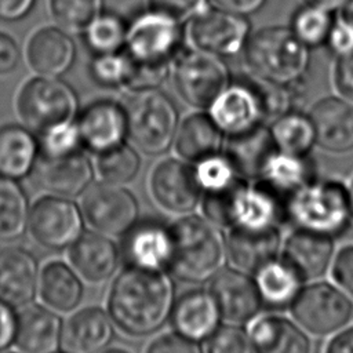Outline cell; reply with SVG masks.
I'll return each mask as SVG.
<instances>
[{"label":"cell","mask_w":353,"mask_h":353,"mask_svg":"<svg viewBox=\"0 0 353 353\" xmlns=\"http://www.w3.org/2000/svg\"><path fill=\"white\" fill-rule=\"evenodd\" d=\"M30 204L18 181L0 176V240L21 237L28 228Z\"/></svg>","instance_id":"obj_37"},{"label":"cell","mask_w":353,"mask_h":353,"mask_svg":"<svg viewBox=\"0 0 353 353\" xmlns=\"http://www.w3.org/2000/svg\"><path fill=\"white\" fill-rule=\"evenodd\" d=\"M99 353H130V352H128V350H124V349L116 347V349H103V350L99 352Z\"/></svg>","instance_id":"obj_59"},{"label":"cell","mask_w":353,"mask_h":353,"mask_svg":"<svg viewBox=\"0 0 353 353\" xmlns=\"http://www.w3.org/2000/svg\"><path fill=\"white\" fill-rule=\"evenodd\" d=\"M57 353H66V352H63V350H59V352H57Z\"/></svg>","instance_id":"obj_62"},{"label":"cell","mask_w":353,"mask_h":353,"mask_svg":"<svg viewBox=\"0 0 353 353\" xmlns=\"http://www.w3.org/2000/svg\"><path fill=\"white\" fill-rule=\"evenodd\" d=\"M349 189V199H350V207H352V214H353V179L350 182V185L347 186Z\"/></svg>","instance_id":"obj_60"},{"label":"cell","mask_w":353,"mask_h":353,"mask_svg":"<svg viewBox=\"0 0 353 353\" xmlns=\"http://www.w3.org/2000/svg\"><path fill=\"white\" fill-rule=\"evenodd\" d=\"M39 265L34 256L17 245L0 248V301L23 307L37 296Z\"/></svg>","instance_id":"obj_20"},{"label":"cell","mask_w":353,"mask_h":353,"mask_svg":"<svg viewBox=\"0 0 353 353\" xmlns=\"http://www.w3.org/2000/svg\"><path fill=\"white\" fill-rule=\"evenodd\" d=\"M270 134L276 149L290 154L309 156L316 145V132L310 117L294 110L273 120Z\"/></svg>","instance_id":"obj_36"},{"label":"cell","mask_w":353,"mask_h":353,"mask_svg":"<svg viewBox=\"0 0 353 353\" xmlns=\"http://www.w3.org/2000/svg\"><path fill=\"white\" fill-rule=\"evenodd\" d=\"M41 157H62L83 150L76 120L55 124L37 134Z\"/></svg>","instance_id":"obj_42"},{"label":"cell","mask_w":353,"mask_h":353,"mask_svg":"<svg viewBox=\"0 0 353 353\" xmlns=\"http://www.w3.org/2000/svg\"><path fill=\"white\" fill-rule=\"evenodd\" d=\"M193 168L203 194L222 190L240 178L225 153L203 159Z\"/></svg>","instance_id":"obj_43"},{"label":"cell","mask_w":353,"mask_h":353,"mask_svg":"<svg viewBox=\"0 0 353 353\" xmlns=\"http://www.w3.org/2000/svg\"><path fill=\"white\" fill-rule=\"evenodd\" d=\"M175 84L186 102L208 108L229 85V70L215 54L201 50L186 51L176 58Z\"/></svg>","instance_id":"obj_12"},{"label":"cell","mask_w":353,"mask_h":353,"mask_svg":"<svg viewBox=\"0 0 353 353\" xmlns=\"http://www.w3.org/2000/svg\"><path fill=\"white\" fill-rule=\"evenodd\" d=\"M221 10L234 12L239 15L252 14L258 11L265 0H214Z\"/></svg>","instance_id":"obj_55"},{"label":"cell","mask_w":353,"mask_h":353,"mask_svg":"<svg viewBox=\"0 0 353 353\" xmlns=\"http://www.w3.org/2000/svg\"><path fill=\"white\" fill-rule=\"evenodd\" d=\"M208 116L228 137L251 130L263 120L258 92L247 84H229L208 106Z\"/></svg>","instance_id":"obj_19"},{"label":"cell","mask_w":353,"mask_h":353,"mask_svg":"<svg viewBox=\"0 0 353 353\" xmlns=\"http://www.w3.org/2000/svg\"><path fill=\"white\" fill-rule=\"evenodd\" d=\"M307 4H312V6H317V7H321V8H325V10H335L341 6H343V3L346 0H305Z\"/></svg>","instance_id":"obj_57"},{"label":"cell","mask_w":353,"mask_h":353,"mask_svg":"<svg viewBox=\"0 0 353 353\" xmlns=\"http://www.w3.org/2000/svg\"><path fill=\"white\" fill-rule=\"evenodd\" d=\"M223 132L208 114L194 113L186 117L178 128L175 149L178 154L190 163L221 153Z\"/></svg>","instance_id":"obj_34"},{"label":"cell","mask_w":353,"mask_h":353,"mask_svg":"<svg viewBox=\"0 0 353 353\" xmlns=\"http://www.w3.org/2000/svg\"><path fill=\"white\" fill-rule=\"evenodd\" d=\"M36 185L50 194L76 197L92 183L94 167L83 150L62 157H41L32 172Z\"/></svg>","instance_id":"obj_17"},{"label":"cell","mask_w":353,"mask_h":353,"mask_svg":"<svg viewBox=\"0 0 353 353\" xmlns=\"http://www.w3.org/2000/svg\"><path fill=\"white\" fill-rule=\"evenodd\" d=\"M40 149L36 134L23 124L0 127V176L21 181L32 175Z\"/></svg>","instance_id":"obj_32"},{"label":"cell","mask_w":353,"mask_h":353,"mask_svg":"<svg viewBox=\"0 0 353 353\" xmlns=\"http://www.w3.org/2000/svg\"><path fill=\"white\" fill-rule=\"evenodd\" d=\"M274 152L270 128L261 123L251 130L229 135L225 154L240 178L254 181L261 176L266 161Z\"/></svg>","instance_id":"obj_30"},{"label":"cell","mask_w":353,"mask_h":353,"mask_svg":"<svg viewBox=\"0 0 353 353\" xmlns=\"http://www.w3.org/2000/svg\"><path fill=\"white\" fill-rule=\"evenodd\" d=\"M262 306L273 310L291 307L302 291V276L281 256H276L254 272Z\"/></svg>","instance_id":"obj_33"},{"label":"cell","mask_w":353,"mask_h":353,"mask_svg":"<svg viewBox=\"0 0 353 353\" xmlns=\"http://www.w3.org/2000/svg\"><path fill=\"white\" fill-rule=\"evenodd\" d=\"M83 294V283L72 265L52 259L40 269L37 296L44 306L57 313H68L80 305Z\"/></svg>","instance_id":"obj_31"},{"label":"cell","mask_w":353,"mask_h":353,"mask_svg":"<svg viewBox=\"0 0 353 353\" xmlns=\"http://www.w3.org/2000/svg\"><path fill=\"white\" fill-rule=\"evenodd\" d=\"M335 83L338 91L353 102V52L339 57L335 68Z\"/></svg>","instance_id":"obj_53"},{"label":"cell","mask_w":353,"mask_h":353,"mask_svg":"<svg viewBox=\"0 0 353 353\" xmlns=\"http://www.w3.org/2000/svg\"><path fill=\"white\" fill-rule=\"evenodd\" d=\"M284 214L295 229L339 237L353 221L349 189L335 179L314 178L285 197Z\"/></svg>","instance_id":"obj_3"},{"label":"cell","mask_w":353,"mask_h":353,"mask_svg":"<svg viewBox=\"0 0 353 353\" xmlns=\"http://www.w3.org/2000/svg\"><path fill=\"white\" fill-rule=\"evenodd\" d=\"M280 243L279 226L232 228L228 234L226 251L239 269L254 273L277 256Z\"/></svg>","instance_id":"obj_27"},{"label":"cell","mask_w":353,"mask_h":353,"mask_svg":"<svg viewBox=\"0 0 353 353\" xmlns=\"http://www.w3.org/2000/svg\"><path fill=\"white\" fill-rule=\"evenodd\" d=\"M22 124L36 135L77 116L79 101L73 88L59 77L37 76L26 81L15 101Z\"/></svg>","instance_id":"obj_7"},{"label":"cell","mask_w":353,"mask_h":353,"mask_svg":"<svg viewBox=\"0 0 353 353\" xmlns=\"http://www.w3.org/2000/svg\"><path fill=\"white\" fill-rule=\"evenodd\" d=\"M153 11L171 17L178 22L193 19L207 8V0H148Z\"/></svg>","instance_id":"obj_47"},{"label":"cell","mask_w":353,"mask_h":353,"mask_svg":"<svg viewBox=\"0 0 353 353\" xmlns=\"http://www.w3.org/2000/svg\"><path fill=\"white\" fill-rule=\"evenodd\" d=\"M131 73V59L121 52L95 55L91 63V76L102 87H124Z\"/></svg>","instance_id":"obj_45"},{"label":"cell","mask_w":353,"mask_h":353,"mask_svg":"<svg viewBox=\"0 0 353 353\" xmlns=\"http://www.w3.org/2000/svg\"><path fill=\"white\" fill-rule=\"evenodd\" d=\"M221 310L210 290H190L175 299L171 324L175 332L192 341H207L221 327Z\"/></svg>","instance_id":"obj_21"},{"label":"cell","mask_w":353,"mask_h":353,"mask_svg":"<svg viewBox=\"0 0 353 353\" xmlns=\"http://www.w3.org/2000/svg\"><path fill=\"white\" fill-rule=\"evenodd\" d=\"M181 43V22L150 8L127 26L125 52L141 63L170 65L176 58Z\"/></svg>","instance_id":"obj_10"},{"label":"cell","mask_w":353,"mask_h":353,"mask_svg":"<svg viewBox=\"0 0 353 353\" xmlns=\"http://www.w3.org/2000/svg\"><path fill=\"white\" fill-rule=\"evenodd\" d=\"M331 274L339 288L353 295V245H346L338 251L332 261Z\"/></svg>","instance_id":"obj_50"},{"label":"cell","mask_w":353,"mask_h":353,"mask_svg":"<svg viewBox=\"0 0 353 353\" xmlns=\"http://www.w3.org/2000/svg\"><path fill=\"white\" fill-rule=\"evenodd\" d=\"M113 321L98 306H87L63 321L61 349L66 353H99L113 338Z\"/></svg>","instance_id":"obj_24"},{"label":"cell","mask_w":353,"mask_h":353,"mask_svg":"<svg viewBox=\"0 0 353 353\" xmlns=\"http://www.w3.org/2000/svg\"><path fill=\"white\" fill-rule=\"evenodd\" d=\"M81 196V212L95 232L123 236L139 221L138 201L121 185L106 181L91 183Z\"/></svg>","instance_id":"obj_11"},{"label":"cell","mask_w":353,"mask_h":353,"mask_svg":"<svg viewBox=\"0 0 353 353\" xmlns=\"http://www.w3.org/2000/svg\"><path fill=\"white\" fill-rule=\"evenodd\" d=\"M307 48L291 29L265 28L247 41L245 61L259 80L294 84L301 81L307 70Z\"/></svg>","instance_id":"obj_5"},{"label":"cell","mask_w":353,"mask_h":353,"mask_svg":"<svg viewBox=\"0 0 353 353\" xmlns=\"http://www.w3.org/2000/svg\"><path fill=\"white\" fill-rule=\"evenodd\" d=\"M343 18H346L347 21L353 22V0H346L343 3V8L341 11V14Z\"/></svg>","instance_id":"obj_58"},{"label":"cell","mask_w":353,"mask_h":353,"mask_svg":"<svg viewBox=\"0 0 353 353\" xmlns=\"http://www.w3.org/2000/svg\"><path fill=\"white\" fill-rule=\"evenodd\" d=\"M103 0H50L51 15L57 23L69 32L84 29L102 14Z\"/></svg>","instance_id":"obj_40"},{"label":"cell","mask_w":353,"mask_h":353,"mask_svg":"<svg viewBox=\"0 0 353 353\" xmlns=\"http://www.w3.org/2000/svg\"><path fill=\"white\" fill-rule=\"evenodd\" d=\"M149 186L156 203L174 214L190 212L203 194L194 168L176 159L157 163L150 174Z\"/></svg>","instance_id":"obj_13"},{"label":"cell","mask_w":353,"mask_h":353,"mask_svg":"<svg viewBox=\"0 0 353 353\" xmlns=\"http://www.w3.org/2000/svg\"><path fill=\"white\" fill-rule=\"evenodd\" d=\"M36 0H0V19L3 21H19L26 17Z\"/></svg>","instance_id":"obj_54"},{"label":"cell","mask_w":353,"mask_h":353,"mask_svg":"<svg viewBox=\"0 0 353 353\" xmlns=\"http://www.w3.org/2000/svg\"><path fill=\"white\" fill-rule=\"evenodd\" d=\"M125 34L127 25L112 12L99 14L84 29L85 44L95 55L120 51L125 46Z\"/></svg>","instance_id":"obj_38"},{"label":"cell","mask_w":353,"mask_h":353,"mask_svg":"<svg viewBox=\"0 0 353 353\" xmlns=\"http://www.w3.org/2000/svg\"><path fill=\"white\" fill-rule=\"evenodd\" d=\"M327 44L330 50L338 57L353 52V22L347 21L342 15L334 19Z\"/></svg>","instance_id":"obj_49"},{"label":"cell","mask_w":353,"mask_h":353,"mask_svg":"<svg viewBox=\"0 0 353 353\" xmlns=\"http://www.w3.org/2000/svg\"><path fill=\"white\" fill-rule=\"evenodd\" d=\"M172 251L168 270L185 283L211 280L223 266L226 243L218 226L197 215H186L171 225Z\"/></svg>","instance_id":"obj_4"},{"label":"cell","mask_w":353,"mask_h":353,"mask_svg":"<svg viewBox=\"0 0 353 353\" xmlns=\"http://www.w3.org/2000/svg\"><path fill=\"white\" fill-rule=\"evenodd\" d=\"M325 353H353V327L338 331L328 342Z\"/></svg>","instance_id":"obj_56"},{"label":"cell","mask_w":353,"mask_h":353,"mask_svg":"<svg viewBox=\"0 0 353 353\" xmlns=\"http://www.w3.org/2000/svg\"><path fill=\"white\" fill-rule=\"evenodd\" d=\"M248 336L254 353H312L305 331L283 316L269 314L254 320Z\"/></svg>","instance_id":"obj_29"},{"label":"cell","mask_w":353,"mask_h":353,"mask_svg":"<svg viewBox=\"0 0 353 353\" xmlns=\"http://www.w3.org/2000/svg\"><path fill=\"white\" fill-rule=\"evenodd\" d=\"M203 212L218 228H268L285 222L284 199L261 181L239 178L228 188L203 194Z\"/></svg>","instance_id":"obj_2"},{"label":"cell","mask_w":353,"mask_h":353,"mask_svg":"<svg viewBox=\"0 0 353 353\" xmlns=\"http://www.w3.org/2000/svg\"><path fill=\"white\" fill-rule=\"evenodd\" d=\"M84 221L81 208L72 199L47 193L30 205L26 232L40 247L62 251L83 236Z\"/></svg>","instance_id":"obj_8"},{"label":"cell","mask_w":353,"mask_h":353,"mask_svg":"<svg viewBox=\"0 0 353 353\" xmlns=\"http://www.w3.org/2000/svg\"><path fill=\"white\" fill-rule=\"evenodd\" d=\"M21 61L17 41L6 33H0V77L12 73Z\"/></svg>","instance_id":"obj_52"},{"label":"cell","mask_w":353,"mask_h":353,"mask_svg":"<svg viewBox=\"0 0 353 353\" xmlns=\"http://www.w3.org/2000/svg\"><path fill=\"white\" fill-rule=\"evenodd\" d=\"M141 157L134 148L123 143L97 157V170L102 181L125 185L131 182L139 172Z\"/></svg>","instance_id":"obj_39"},{"label":"cell","mask_w":353,"mask_h":353,"mask_svg":"<svg viewBox=\"0 0 353 353\" xmlns=\"http://www.w3.org/2000/svg\"><path fill=\"white\" fill-rule=\"evenodd\" d=\"M83 148L97 156L125 143V108L113 101H97L81 110L77 120Z\"/></svg>","instance_id":"obj_16"},{"label":"cell","mask_w":353,"mask_h":353,"mask_svg":"<svg viewBox=\"0 0 353 353\" xmlns=\"http://www.w3.org/2000/svg\"><path fill=\"white\" fill-rule=\"evenodd\" d=\"M314 178V164L309 156L290 154L276 149L266 161L258 181L285 200V197Z\"/></svg>","instance_id":"obj_35"},{"label":"cell","mask_w":353,"mask_h":353,"mask_svg":"<svg viewBox=\"0 0 353 353\" xmlns=\"http://www.w3.org/2000/svg\"><path fill=\"white\" fill-rule=\"evenodd\" d=\"M25 55L28 65L39 76L59 77L72 66L76 48L66 32L50 26L30 36Z\"/></svg>","instance_id":"obj_26"},{"label":"cell","mask_w":353,"mask_h":353,"mask_svg":"<svg viewBox=\"0 0 353 353\" xmlns=\"http://www.w3.org/2000/svg\"><path fill=\"white\" fill-rule=\"evenodd\" d=\"M210 292L219 306L222 319L233 324L252 321L262 307L254 277L233 268H222L211 279Z\"/></svg>","instance_id":"obj_18"},{"label":"cell","mask_w":353,"mask_h":353,"mask_svg":"<svg viewBox=\"0 0 353 353\" xmlns=\"http://www.w3.org/2000/svg\"><path fill=\"white\" fill-rule=\"evenodd\" d=\"M294 84H276L262 80V85L255 87L261 103L263 119L276 120L283 114L292 112L299 92Z\"/></svg>","instance_id":"obj_44"},{"label":"cell","mask_w":353,"mask_h":353,"mask_svg":"<svg viewBox=\"0 0 353 353\" xmlns=\"http://www.w3.org/2000/svg\"><path fill=\"white\" fill-rule=\"evenodd\" d=\"M174 303L175 287L165 270L125 266L108 294L113 324L134 338L157 332L171 317Z\"/></svg>","instance_id":"obj_1"},{"label":"cell","mask_w":353,"mask_h":353,"mask_svg":"<svg viewBox=\"0 0 353 353\" xmlns=\"http://www.w3.org/2000/svg\"><path fill=\"white\" fill-rule=\"evenodd\" d=\"M334 256V239L325 234L295 229L283 245L281 258L288 262L303 280L323 276Z\"/></svg>","instance_id":"obj_28"},{"label":"cell","mask_w":353,"mask_h":353,"mask_svg":"<svg viewBox=\"0 0 353 353\" xmlns=\"http://www.w3.org/2000/svg\"><path fill=\"white\" fill-rule=\"evenodd\" d=\"M3 353H22V352H19V350H17V352H10V350H6V352H3Z\"/></svg>","instance_id":"obj_61"},{"label":"cell","mask_w":353,"mask_h":353,"mask_svg":"<svg viewBox=\"0 0 353 353\" xmlns=\"http://www.w3.org/2000/svg\"><path fill=\"white\" fill-rule=\"evenodd\" d=\"M128 137L146 154L157 156L170 149L178 132V110L163 92L135 91L127 106Z\"/></svg>","instance_id":"obj_6"},{"label":"cell","mask_w":353,"mask_h":353,"mask_svg":"<svg viewBox=\"0 0 353 353\" xmlns=\"http://www.w3.org/2000/svg\"><path fill=\"white\" fill-rule=\"evenodd\" d=\"M248 22L243 15L225 10H205L192 19L189 37L197 50L221 55H234L245 44Z\"/></svg>","instance_id":"obj_14"},{"label":"cell","mask_w":353,"mask_h":353,"mask_svg":"<svg viewBox=\"0 0 353 353\" xmlns=\"http://www.w3.org/2000/svg\"><path fill=\"white\" fill-rule=\"evenodd\" d=\"M295 321L324 336L341 331L353 317V302L342 288L325 281L305 285L291 306Z\"/></svg>","instance_id":"obj_9"},{"label":"cell","mask_w":353,"mask_h":353,"mask_svg":"<svg viewBox=\"0 0 353 353\" xmlns=\"http://www.w3.org/2000/svg\"><path fill=\"white\" fill-rule=\"evenodd\" d=\"M207 341V353H254L248 332L233 324L221 325Z\"/></svg>","instance_id":"obj_46"},{"label":"cell","mask_w":353,"mask_h":353,"mask_svg":"<svg viewBox=\"0 0 353 353\" xmlns=\"http://www.w3.org/2000/svg\"><path fill=\"white\" fill-rule=\"evenodd\" d=\"M69 261L81 279L98 284L114 274L120 263V251L106 234L84 232L69 248Z\"/></svg>","instance_id":"obj_25"},{"label":"cell","mask_w":353,"mask_h":353,"mask_svg":"<svg viewBox=\"0 0 353 353\" xmlns=\"http://www.w3.org/2000/svg\"><path fill=\"white\" fill-rule=\"evenodd\" d=\"M332 23L330 10L307 4L295 14L291 30L305 46L316 47L327 41Z\"/></svg>","instance_id":"obj_41"},{"label":"cell","mask_w":353,"mask_h":353,"mask_svg":"<svg viewBox=\"0 0 353 353\" xmlns=\"http://www.w3.org/2000/svg\"><path fill=\"white\" fill-rule=\"evenodd\" d=\"M146 353H203L199 342L182 336L178 332L163 334L146 349Z\"/></svg>","instance_id":"obj_48"},{"label":"cell","mask_w":353,"mask_h":353,"mask_svg":"<svg viewBox=\"0 0 353 353\" xmlns=\"http://www.w3.org/2000/svg\"><path fill=\"white\" fill-rule=\"evenodd\" d=\"M63 321L43 303H29L18 310L15 347L22 353H57L61 349Z\"/></svg>","instance_id":"obj_22"},{"label":"cell","mask_w":353,"mask_h":353,"mask_svg":"<svg viewBox=\"0 0 353 353\" xmlns=\"http://www.w3.org/2000/svg\"><path fill=\"white\" fill-rule=\"evenodd\" d=\"M316 143L331 153L353 150V103L330 97L319 101L309 114Z\"/></svg>","instance_id":"obj_23"},{"label":"cell","mask_w":353,"mask_h":353,"mask_svg":"<svg viewBox=\"0 0 353 353\" xmlns=\"http://www.w3.org/2000/svg\"><path fill=\"white\" fill-rule=\"evenodd\" d=\"M18 324V310L17 307L0 301V353L8 350L17 335Z\"/></svg>","instance_id":"obj_51"},{"label":"cell","mask_w":353,"mask_h":353,"mask_svg":"<svg viewBox=\"0 0 353 353\" xmlns=\"http://www.w3.org/2000/svg\"><path fill=\"white\" fill-rule=\"evenodd\" d=\"M171 251V226L159 219L138 221L123 234L121 255L127 266L167 272Z\"/></svg>","instance_id":"obj_15"}]
</instances>
